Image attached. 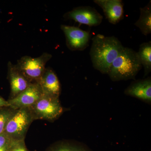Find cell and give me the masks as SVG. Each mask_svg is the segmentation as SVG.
<instances>
[{"label":"cell","instance_id":"7c38bea8","mask_svg":"<svg viewBox=\"0 0 151 151\" xmlns=\"http://www.w3.org/2000/svg\"><path fill=\"white\" fill-rule=\"evenodd\" d=\"M8 78L11 87L9 100L16 97L24 91L31 84L16 65L10 62L8 63Z\"/></svg>","mask_w":151,"mask_h":151},{"label":"cell","instance_id":"6da1fadb","mask_svg":"<svg viewBox=\"0 0 151 151\" xmlns=\"http://www.w3.org/2000/svg\"><path fill=\"white\" fill-rule=\"evenodd\" d=\"M89 55L94 69L108 74L111 65L124 49V47L114 36L96 35L92 39Z\"/></svg>","mask_w":151,"mask_h":151},{"label":"cell","instance_id":"5bb4252c","mask_svg":"<svg viewBox=\"0 0 151 151\" xmlns=\"http://www.w3.org/2000/svg\"><path fill=\"white\" fill-rule=\"evenodd\" d=\"M46 151H92L82 143L69 141H59L52 144Z\"/></svg>","mask_w":151,"mask_h":151},{"label":"cell","instance_id":"5b68a950","mask_svg":"<svg viewBox=\"0 0 151 151\" xmlns=\"http://www.w3.org/2000/svg\"><path fill=\"white\" fill-rule=\"evenodd\" d=\"M34 121L28 108L18 109L9 120L4 133L12 142L24 141L29 128Z\"/></svg>","mask_w":151,"mask_h":151},{"label":"cell","instance_id":"ba28073f","mask_svg":"<svg viewBox=\"0 0 151 151\" xmlns=\"http://www.w3.org/2000/svg\"><path fill=\"white\" fill-rule=\"evenodd\" d=\"M43 95L38 83H31L24 91L16 97L8 100L10 107L15 110L29 108L35 104Z\"/></svg>","mask_w":151,"mask_h":151},{"label":"cell","instance_id":"277c9868","mask_svg":"<svg viewBox=\"0 0 151 151\" xmlns=\"http://www.w3.org/2000/svg\"><path fill=\"white\" fill-rule=\"evenodd\" d=\"M51 58V55L47 52L37 58L24 56L18 60L15 65L30 83L39 84L46 68L47 63Z\"/></svg>","mask_w":151,"mask_h":151},{"label":"cell","instance_id":"2e32d148","mask_svg":"<svg viewBox=\"0 0 151 151\" xmlns=\"http://www.w3.org/2000/svg\"><path fill=\"white\" fill-rule=\"evenodd\" d=\"M17 110L10 107L0 108V134L4 133L8 122Z\"/></svg>","mask_w":151,"mask_h":151},{"label":"cell","instance_id":"ac0fdd59","mask_svg":"<svg viewBox=\"0 0 151 151\" xmlns=\"http://www.w3.org/2000/svg\"><path fill=\"white\" fill-rule=\"evenodd\" d=\"M12 141L5 133L0 134V147L10 145Z\"/></svg>","mask_w":151,"mask_h":151},{"label":"cell","instance_id":"52a82bcc","mask_svg":"<svg viewBox=\"0 0 151 151\" xmlns=\"http://www.w3.org/2000/svg\"><path fill=\"white\" fill-rule=\"evenodd\" d=\"M63 17L66 19L73 20L90 27L100 25L103 20L102 15L90 6L77 7L64 14Z\"/></svg>","mask_w":151,"mask_h":151},{"label":"cell","instance_id":"7a4b0ae2","mask_svg":"<svg viewBox=\"0 0 151 151\" xmlns=\"http://www.w3.org/2000/svg\"><path fill=\"white\" fill-rule=\"evenodd\" d=\"M142 68L137 52L124 47L112 63L108 74L113 81L135 79Z\"/></svg>","mask_w":151,"mask_h":151},{"label":"cell","instance_id":"9c48e42d","mask_svg":"<svg viewBox=\"0 0 151 151\" xmlns=\"http://www.w3.org/2000/svg\"><path fill=\"white\" fill-rule=\"evenodd\" d=\"M93 1L102 9L110 23L116 24L124 19V4L122 0H94Z\"/></svg>","mask_w":151,"mask_h":151},{"label":"cell","instance_id":"d6986e66","mask_svg":"<svg viewBox=\"0 0 151 151\" xmlns=\"http://www.w3.org/2000/svg\"><path fill=\"white\" fill-rule=\"evenodd\" d=\"M10 107V104L8 101H6L4 99L0 96V108L3 107Z\"/></svg>","mask_w":151,"mask_h":151},{"label":"cell","instance_id":"8fae6325","mask_svg":"<svg viewBox=\"0 0 151 151\" xmlns=\"http://www.w3.org/2000/svg\"><path fill=\"white\" fill-rule=\"evenodd\" d=\"M43 94L59 98L61 93L60 82L56 73L50 68H46L39 83Z\"/></svg>","mask_w":151,"mask_h":151},{"label":"cell","instance_id":"9a60e30c","mask_svg":"<svg viewBox=\"0 0 151 151\" xmlns=\"http://www.w3.org/2000/svg\"><path fill=\"white\" fill-rule=\"evenodd\" d=\"M137 52L146 77L151 72V42L141 44Z\"/></svg>","mask_w":151,"mask_h":151},{"label":"cell","instance_id":"8992f818","mask_svg":"<svg viewBox=\"0 0 151 151\" xmlns=\"http://www.w3.org/2000/svg\"><path fill=\"white\" fill-rule=\"evenodd\" d=\"M60 28L64 33L68 49L71 51H83L89 46L91 39L89 32L66 25H61Z\"/></svg>","mask_w":151,"mask_h":151},{"label":"cell","instance_id":"4fadbf2b","mask_svg":"<svg viewBox=\"0 0 151 151\" xmlns=\"http://www.w3.org/2000/svg\"><path fill=\"white\" fill-rule=\"evenodd\" d=\"M139 17L134 23L135 26L140 29L145 36L151 33V1L144 7L140 8Z\"/></svg>","mask_w":151,"mask_h":151},{"label":"cell","instance_id":"ffe728a7","mask_svg":"<svg viewBox=\"0 0 151 151\" xmlns=\"http://www.w3.org/2000/svg\"><path fill=\"white\" fill-rule=\"evenodd\" d=\"M11 145L9 146H7V147H0V151H10Z\"/></svg>","mask_w":151,"mask_h":151},{"label":"cell","instance_id":"3957f363","mask_svg":"<svg viewBox=\"0 0 151 151\" xmlns=\"http://www.w3.org/2000/svg\"><path fill=\"white\" fill-rule=\"evenodd\" d=\"M28 108L34 121L44 120L53 122L61 116L64 111L59 98L43 94L35 104Z\"/></svg>","mask_w":151,"mask_h":151},{"label":"cell","instance_id":"30bf717a","mask_svg":"<svg viewBox=\"0 0 151 151\" xmlns=\"http://www.w3.org/2000/svg\"><path fill=\"white\" fill-rule=\"evenodd\" d=\"M124 94L135 97L143 102L151 103V78L135 80L125 89Z\"/></svg>","mask_w":151,"mask_h":151},{"label":"cell","instance_id":"e0dca14e","mask_svg":"<svg viewBox=\"0 0 151 151\" xmlns=\"http://www.w3.org/2000/svg\"><path fill=\"white\" fill-rule=\"evenodd\" d=\"M10 151H28L24 141L12 142L10 147Z\"/></svg>","mask_w":151,"mask_h":151}]
</instances>
